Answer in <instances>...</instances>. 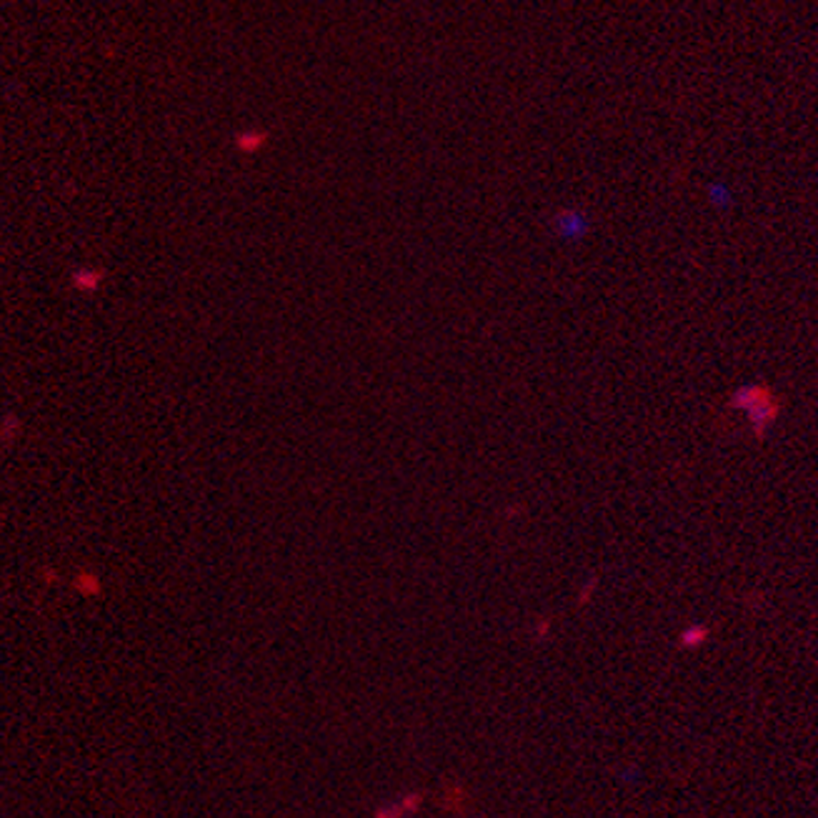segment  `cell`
<instances>
[{
	"label": "cell",
	"mask_w": 818,
	"mask_h": 818,
	"mask_svg": "<svg viewBox=\"0 0 818 818\" xmlns=\"http://www.w3.org/2000/svg\"><path fill=\"white\" fill-rule=\"evenodd\" d=\"M553 231H556L561 238L576 240V238H580V236H586L588 220H586V215L578 213V210H563V213H558L556 220H553Z\"/></svg>",
	"instance_id": "6da1fadb"
},
{
	"label": "cell",
	"mask_w": 818,
	"mask_h": 818,
	"mask_svg": "<svg viewBox=\"0 0 818 818\" xmlns=\"http://www.w3.org/2000/svg\"><path fill=\"white\" fill-rule=\"evenodd\" d=\"M423 803V794H406L401 801H393V803H385L378 811L373 813V818H408L413 816Z\"/></svg>",
	"instance_id": "7a4b0ae2"
}]
</instances>
